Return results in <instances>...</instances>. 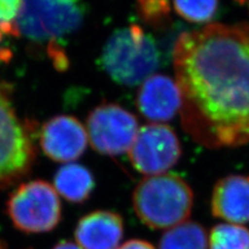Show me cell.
<instances>
[{
    "instance_id": "1",
    "label": "cell",
    "mask_w": 249,
    "mask_h": 249,
    "mask_svg": "<svg viewBox=\"0 0 249 249\" xmlns=\"http://www.w3.org/2000/svg\"><path fill=\"white\" fill-rule=\"evenodd\" d=\"M185 131L211 149L249 143V24H211L174 49Z\"/></svg>"
},
{
    "instance_id": "8",
    "label": "cell",
    "mask_w": 249,
    "mask_h": 249,
    "mask_svg": "<svg viewBox=\"0 0 249 249\" xmlns=\"http://www.w3.org/2000/svg\"><path fill=\"white\" fill-rule=\"evenodd\" d=\"M33 149L6 93L0 89V182L24 173Z\"/></svg>"
},
{
    "instance_id": "16",
    "label": "cell",
    "mask_w": 249,
    "mask_h": 249,
    "mask_svg": "<svg viewBox=\"0 0 249 249\" xmlns=\"http://www.w3.org/2000/svg\"><path fill=\"white\" fill-rule=\"evenodd\" d=\"M176 12L193 23L211 20L218 6V0H174Z\"/></svg>"
},
{
    "instance_id": "21",
    "label": "cell",
    "mask_w": 249,
    "mask_h": 249,
    "mask_svg": "<svg viewBox=\"0 0 249 249\" xmlns=\"http://www.w3.org/2000/svg\"><path fill=\"white\" fill-rule=\"evenodd\" d=\"M237 1L240 4H242L243 6H245L246 9H248V11H249V0H237Z\"/></svg>"
},
{
    "instance_id": "2",
    "label": "cell",
    "mask_w": 249,
    "mask_h": 249,
    "mask_svg": "<svg viewBox=\"0 0 249 249\" xmlns=\"http://www.w3.org/2000/svg\"><path fill=\"white\" fill-rule=\"evenodd\" d=\"M194 196L183 178L174 174L147 176L133 192V208L145 225L155 230L171 229L188 219Z\"/></svg>"
},
{
    "instance_id": "4",
    "label": "cell",
    "mask_w": 249,
    "mask_h": 249,
    "mask_svg": "<svg viewBox=\"0 0 249 249\" xmlns=\"http://www.w3.org/2000/svg\"><path fill=\"white\" fill-rule=\"evenodd\" d=\"M82 0H22L15 34L34 42H56L79 28Z\"/></svg>"
},
{
    "instance_id": "20",
    "label": "cell",
    "mask_w": 249,
    "mask_h": 249,
    "mask_svg": "<svg viewBox=\"0 0 249 249\" xmlns=\"http://www.w3.org/2000/svg\"><path fill=\"white\" fill-rule=\"evenodd\" d=\"M52 249H81L77 244L70 242V241H61V242L57 243Z\"/></svg>"
},
{
    "instance_id": "3",
    "label": "cell",
    "mask_w": 249,
    "mask_h": 249,
    "mask_svg": "<svg viewBox=\"0 0 249 249\" xmlns=\"http://www.w3.org/2000/svg\"><path fill=\"white\" fill-rule=\"evenodd\" d=\"M101 65L115 82L135 85L154 75L159 65V51L150 35L142 27L131 25L109 37Z\"/></svg>"
},
{
    "instance_id": "13",
    "label": "cell",
    "mask_w": 249,
    "mask_h": 249,
    "mask_svg": "<svg viewBox=\"0 0 249 249\" xmlns=\"http://www.w3.org/2000/svg\"><path fill=\"white\" fill-rule=\"evenodd\" d=\"M53 187L67 200L83 202L95 188V178L85 166L68 163L57 170Z\"/></svg>"
},
{
    "instance_id": "5",
    "label": "cell",
    "mask_w": 249,
    "mask_h": 249,
    "mask_svg": "<svg viewBox=\"0 0 249 249\" xmlns=\"http://www.w3.org/2000/svg\"><path fill=\"white\" fill-rule=\"evenodd\" d=\"M9 215L18 230L37 233L55 229L61 219V204L55 188L43 180L22 184L7 204Z\"/></svg>"
},
{
    "instance_id": "18",
    "label": "cell",
    "mask_w": 249,
    "mask_h": 249,
    "mask_svg": "<svg viewBox=\"0 0 249 249\" xmlns=\"http://www.w3.org/2000/svg\"><path fill=\"white\" fill-rule=\"evenodd\" d=\"M142 10L146 17H152V16H160L161 14L164 15L166 13V2L165 0H142Z\"/></svg>"
},
{
    "instance_id": "22",
    "label": "cell",
    "mask_w": 249,
    "mask_h": 249,
    "mask_svg": "<svg viewBox=\"0 0 249 249\" xmlns=\"http://www.w3.org/2000/svg\"><path fill=\"white\" fill-rule=\"evenodd\" d=\"M0 249H3V248H2V247H1V245H0Z\"/></svg>"
},
{
    "instance_id": "14",
    "label": "cell",
    "mask_w": 249,
    "mask_h": 249,
    "mask_svg": "<svg viewBox=\"0 0 249 249\" xmlns=\"http://www.w3.org/2000/svg\"><path fill=\"white\" fill-rule=\"evenodd\" d=\"M159 249H209L207 231L197 222L185 221L163 233Z\"/></svg>"
},
{
    "instance_id": "6",
    "label": "cell",
    "mask_w": 249,
    "mask_h": 249,
    "mask_svg": "<svg viewBox=\"0 0 249 249\" xmlns=\"http://www.w3.org/2000/svg\"><path fill=\"white\" fill-rule=\"evenodd\" d=\"M176 132L167 124L152 123L139 128L128 151L133 167L146 176L165 174L181 158Z\"/></svg>"
},
{
    "instance_id": "17",
    "label": "cell",
    "mask_w": 249,
    "mask_h": 249,
    "mask_svg": "<svg viewBox=\"0 0 249 249\" xmlns=\"http://www.w3.org/2000/svg\"><path fill=\"white\" fill-rule=\"evenodd\" d=\"M22 0H0V34H15Z\"/></svg>"
},
{
    "instance_id": "10",
    "label": "cell",
    "mask_w": 249,
    "mask_h": 249,
    "mask_svg": "<svg viewBox=\"0 0 249 249\" xmlns=\"http://www.w3.org/2000/svg\"><path fill=\"white\" fill-rule=\"evenodd\" d=\"M182 99L176 79L152 75L140 87L137 107L145 119L154 123L166 122L181 110Z\"/></svg>"
},
{
    "instance_id": "15",
    "label": "cell",
    "mask_w": 249,
    "mask_h": 249,
    "mask_svg": "<svg viewBox=\"0 0 249 249\" xmlns=\"http://www.w3.org/2000/svg\"><path fill=\"white\" fill-rule=\"evenodd\" d=\"M209 249H249V230L240 224H218L210 233Z\"/></svg>"
},
{
    "instance_id": "11",
    "label": "cell",
    "mask_w": 249,
    "mask_h": 249,
    "mask_svg": "<svg viewBox=\"0 0 249 249\" xmlns=\"http://www.w3.org/2000/svg\"><path fill=\"white\" fill-rule=\"evenodd\" d=\"M211 210L215 217L231 223L249 222V176L220 178L213 189Z\"/></svg>"
},
{
    "instance_id": "9",
    "label": "cell",
    "mask_w": 249,
    "mask_h": 249,
    "mask_svg": "<svg viewBox=\"0 0 249 249\" xmlns=\"http://www.w3.org/2000/svg\"><path fill=\"white\" fill-rule=\"evenodd\" d=\"M88 142L87 128L71 115L54 116L41 130L42 150L56 162L75 161L87 150Z\"/></svg>"
},
{
    "instance_id": "7",
    "label": "cell",
    "mask_w": 249,
    "mask_h": 249,
    "mask_svg": "<svg viewBox=\"0 0 249 249\" xmlns=\"http://www.w3.org/2000/svg\"><path fill=\"white\" fill-rule=\"evenodd\" d=\"M139 127L135 116L115 104L98 106L87 123L89 140L93 150L109 156L128 152Z\"/></svg>"
},
{
    "instance_id": "19",
    "label": "cell",
    "mask_w": 249,
    "mask_h": 249,
    "mask_svg": "<svg viewBox=\"0 0 249 249\" xmlns=\"http://www.w3.org/2000/svg\"><path fill=\"white\" fill-rule=\"evenodd\" d=\"M118 249H155V247L143 240H129L121 245Z\"/></svg>"
},
{
    "instance_id": "12",
    "label": "cell",
    "mask_w": 249,
    "mask_h": 249,
    "mask_svg": "<svg viewBox=\"0 0 249 249\" xmlns=\"http://www.w3.org/2000/svg\"><path fill=\"white\" fill-rule=\"evenodd\" d=\"M124 235L121 215L95 211L83 216L75 229L76 244L81 249H118Z\"/></svg>"
}]
</instances>
